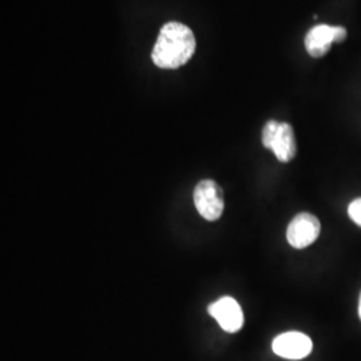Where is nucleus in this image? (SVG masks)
Masks as SVG:
<instances>
[{
  "label": "nucleus",
  "mask_w": 361,
  "mask_h": 361,
  "mask_svg": "<svg viewBox=\"0 0 361 361\" xmlns=\"http://www.w3.org/2000/svg\"><path fill=\"white\" fill-rule=\"evenodd\" d=\"M312 348V340L301 332H286L277 336L271 344V349L277 356L289 360H301L307 357Z\"/></svg>",
  "instance_id": "nucleus-7"
},
{
  "label": "nucleus",
  "mask_w": 361,
  "mask_h": 361,
  "mask_svg": "<svg viewBox=\"0 0 361 361\" xmlns=\"http://www.w3.org/2000/svg\"><path fill=\"white\" fill-rule=\"evenodd\" d=\"M207 312L210 316H213L219 326L228 332L235 334L244 326V313L240 307V304L232 297H222L209 305Z\"/></svg>",
  "instance_id": "nucleus-6"
},
{
  "label": "nucleus",
  "mask_w": 361,
  "mask_h": 361,
  "mask_svg": "<svg viewBox=\"0 0 361 361\" xmlns=\"http://www.w3.org/2000/svg\"><path fill=\"white\" fill-rule=\"evenodd\" d=\"M345 38L347 30L344 27L319 25L307 34L305 49L312 58H322L331 50L332 43H341Z\"/></svg>",
  "instance_id": "nucleus-4"
},
{
  "label": "nucleus",
  "mask_w": 361,
  "mask_h": 361,
  "mask_svg": "<svg viewBox=\"0 0 361 361\" xmlns=\"http://www.w3.org/2000/svg\"><path fill=\"white\" fill-rule=\"evenodd\" d=\"M194 205L198 213L207 221H217L224 213V194L219 183L204 180L194 189Z\"/></svg>",
  "instance_id": "nucleus-3"
},
{
  "label": "nucleus",
  "mask_w": 361,
  "mask_h": 361,
  "mask_svg": "<svg viewBox=\"0 0 361 361\" xmlns=\"http://www.w3.org/2000/svg\"><path fill=\"white\" fill-rule=\"evenodd\" d=\"M359 316H360V320H361V295H360V301H359Z\"/></svg>",
  "instance_id": "nucleus-9"
},
{
  "label": "nucleus",
  "mask_w": 361,
  "mask_h": 361,
  "mask_svg": "<svg viewBox=\"0 0 361 361\" xmlns=\"http://www.w3.org/2000/svg\"><path fill=\"white\" fill-rule=\"evenodd\" d=\"M195 51L193 31L178 22L161 28L152 52L153 63L164 70H174L188 63Z\"/></svg>",
  "instance_id": "nucleus-1"
},
{
  "label": "nucleus",
  "mask_w": 361,
  "mask_h": 361,
  "mask_svg": "<svg viewBox=\"0 0 361 361\" xmlns=\"http://www.w3.org/2000/svg\"><path fill=\"white\" fill-rule=\"evenodd\" d=\"M262 145L271 149L280 162H290L296 157V138L289 123L268 121L262 129Z\"/></svg>",
  "instance_id": "nucleus-2"
},
{
  "label": "nucleus",
  "mask_w": 361,
  "mask_h": 361,
  "mask_svg": "<svg viewBox=\"0 0 361 361\" xmlns=\"http://www.w3.org/2000/svg\"><path fill=\"white\" fill-rule=\"evenodd\" d=\"M348 214L353 222L361 226V198L355 200L348 207Z\"/></svg>",
  "instance_id": "nucleus-8"
},
{
  "label": "nucleus",
  "mask_w": 361,
  "mask_h": 361,
  "mask_svg": "<svg viewBox=\"0 0 361 361\" xmlns=\"http://www.w3.org/2000/svg\"><path fill=\"white\" fill-rule=\"evenodd\" d=\"M320 221L310 213H300L290 221L286 238L288 243L296 249H304L312 245L320 235Z\"/></svg>",
  "instance_id": "nucleus-5"
}]
</instances>
